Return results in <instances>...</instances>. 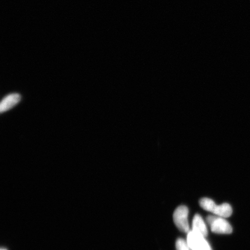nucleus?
I'll list each match as a JSON object with an SVG mask.
<instances>
[{
	"mask_svg": "<svg viewBox=\"0 0 250 250\" xmlns=\"http://www.w3.org/2000/svg\"><path fill=\"white\" fill-rule=\"evenodd\" d=\"M203 209L217 214L221 217L228 218L232 214V207L228 203L217 206L213 201L208 198H202L199 202Z\"/></svg>",
	"mask_w": 250,
	"mask_h": 250,
	"instance_id": "f257e3e1",
	"label": "nucleus"
},
{
	"mask_svg": "<svg viewBox=\"0 0 250 250\" xmlns=\"http://www.w3.org/2000/svg\"><path fill=\"white\" fill-rule=\"evenodd\" d=\"M206 220L210 225L212 232L219 234H230L232 232V226L223 218L209 215L206 218Z\"/></svg>",
	"mask_w": 250,
	"mask_h": 250,
	"instance_id": "f03ea898",
	"label": "nucleus"
},
{
	"mask_svg": "<svg viewBox=\"0 0 250 250\" xmlns=\"http://www.w3.org/2000/svg\"><path fill=\"white\" fill-rule=\"evenodd\" d=\"M188 208L186 206H179L173 214L174 224L180 230L185 233L190 232L188 221Z\"/></svg>",
	"mask_w": 250,
	"mask_h": 250,
	"instance_id": "7ed1b4c3",
	"label": "nucleus"
},
{
	"mask_svg": "<svg viewBox=\"0 0 250 250\" xmlns=\"http://www.w3.org/2000/svg\"><path fill=\"white\" fill-rule=\"evenodd\" d=\"M187 243L191 250H212L205 237L193 230L188 234Z\"/></svg>",
	"mask_w": 250,
	"mask_h": 250,
	"instance_id": "20e7f679",
	"label": "nucleus"
},
{
	"mask_svg": "<svg viewBox=\"0 0 250 250\" xmlns=\"http://www.w3.org/2000/svg\"><path fill=\"white\" fill-rule=\"evenodd\" d=\"M21 100V96L18 93H12L5 97L0 104V112L2 113L13 108L20 102Z\"/></svg>",
	"mask_w": 250,
	"mask_h": 250,
	"instance_id": "39448f33",
	"label": "nucleus"
},
{
	"mask_svg": "<svg viewBox=\"0 0 250 250\" xmlns=\"http://www.w3.org/2000/svg\"><path fill=\"white\" fill-rule=\"evenodd\" d=\"M193 231L201 234L204 237L208 236V231L204 221L199 214H196L193 218L192 223Z\"/></svg>",
	"mask_w": 250,
	"mask_h": 250,
	"instance_id": "423d86ee",
	"label": "nucleus"
},
{
	"mask_svg": "<svg viewBox=\"0 0 250 250\" xmlns=\"http://www.w3.org/2000/svg\"><path fill=\"white\" fill-rule=\"evenodd\" d=\"M176 249L177 250H189V248L187 242L181 238L177 240Z\"/></svg>",
	"mask_w": 250,
	"mask_h": 250,
	"instance_id": "0eeeda50",
	"label": "nucleus"
}]
</instances>
